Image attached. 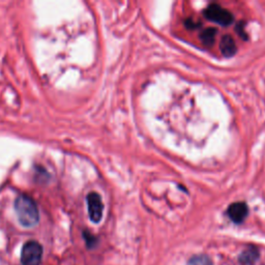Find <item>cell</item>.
I'll return each instance as SVG.
<instances>
[{"label": "cell", "mask_w": 265, "mask_h": 265, "mask_svg": "<svg viewBox=\"0 0 265 265\" xmlns=\"http://www.w3.org/2000/svg\"><path fill=\"white\" fill-rule=\"evenodd\" d=\"M15 210L22 226L30 228L38 223V208L31 197L27 195H20L15 201Z\"/></svg>", "instance_id": "1"}, {"label": "cell", "mask_w": 265, "mask_h": 265, "mask_svg": "<svg viewBox=\"0 0 265 265\" xmlns=\"http://www.w3.org/2000/svg\"><path fill=\"white\" fill-rule=\"evenodd\" d=\"M203 14L206 19L222 26H228L234 20V17L231 14V12H229L228 10L224 9L223 7H220L216 4L208 6L204 10Z\"/></svg>", "instance_id": "2"}, {"label": "cell", "mask_w": 265, "mask_h": 265, "mask_svg": "<svg viewBox=\"0 0 265 265\" xmlns=\"http://www.w3.org/2000/svg\"><path fill=\"white\" fill-rule=\"evenodd\" d=\"M42 257V248L35 240L27 241L21 252V262L23 265H38Z\"/></svg>", "instance_id": "3"}, {"label": "cell", "mask_w": 265, "mask_h": 265, "mask_svg": "<svg viewBox=\"0 0 265 265\" xmlns=\"http://www.w3.org/2000/svg\"><path fill=\"white\" fill-rule=\"evenodd\" d=\"M88 214L94 223H100L103 217L104 204L101 196L98 193H90L87 196Z\"/></svg>", "instance_id": "4"}, {"label": "cell", "mask_w": 265, "mask_h": 265, "mask_svg": "<svg viewBox=\"0 0 265 265\" xmlns=\"http://www.w3.org/2000/svg\"><path fill=\"white\" fill-rule=\"evenodd\" d=\"M227 213L232 222L240 224L248 216L249 207L245 202H235L228 207Z\"/></svg>", "instance_id": "5"}, {"label": "cell", "mask_w": 265, "mask_h": 265, "mask_svg": "<svg viewBox=\"0 0 265 265\" xmlns=\"http://www.w3.org/2000/svg\"><path fill=\"white\" fill-rule=\"evenodd\" d=\"M219 50L225 57H232L237 51L234 38L228 34L224 35L222 38H220Z\"/></svg>", "instance_id": "6"}, {"label": "cell", "mask_w": 265, "mask_h": 265, "mask_svg": "<svg viewBox=\"0 0 265 265\" xmlns=\"http://www.w3.org/2000/svg\"><path fill=\"white\" fill-rule=\"evenodd\" d=\"M258 258H259V252H258L257 248L250 247L241 253V255L239 256V261L242 264L250 265V264H253L254 262H256Z\"/></svg>", "instance_id": "7"}, {"label": "cell", "mask_w": 265, "mask_h": 265, "mask_svg": "<svg viewBox=\"0 0 265 265\" xmlns=\"http://www.w3.org/2000/svg\"><path fill=\"white\" fill-rule=\"evenodd\" d=\"M216 33H217V30L215 28L208 27L201 32L200 39L205 46H211V45H213Z\"/></svg>", "instance_id": "8"}, {"label": "cell", "mask_w": 265, "mask_h": 265, "mask_svg": "<svg viewBox=\"0 0 265 265\" xmlns=\"http://www.w3.org/2000/svg\"><path fill=\"white\" fill-rule=\"evenodd\" d=\"M188 265H212V262L206 255H197L190 259Z\"/></svg>", "instance_id": "9"}, {"label": "cell", "mask_w": 265, "mask_h": 265, "mask_svg": "<svg viewBox=\"0 0 265 265\" xmlns=\"http://www.w3.org/2000/svg\"><path fill=\"white\" fill-rule=\"evenodd\" d=\"M185 25H186V27L189 28V29H196V28L200 27V23H197L196 21H194V20L191 19V18L188 19V20H186Z\"/></svg>", "instance_id": "10"}]
</instances>
